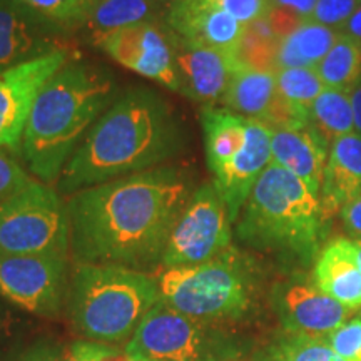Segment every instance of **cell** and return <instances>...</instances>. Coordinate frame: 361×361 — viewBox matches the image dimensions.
<instances>
[{"mask_svg":"<svg viewBox=\"0 0 361 361\" xmlns=\"http://www.w3.org/2000/svg\"><path fill=\"white\" fill-rule=\"evenodd\" d=\"M196 188L192 169L173 162L66 197L72 264L156 274L169 234Z\"/></svg>","mask_w":361,"mask_h":361,"instance_id":"6da1fadb","label":"cell"},{"mask_svg":"<svg viewBox=\"0 0 361 361\" xmlns=\"http://www.w3.org/2000/svg\"><path fill=\"white\" fill-rule=\"evenodd\" d=\"M189 147L186 123L157 90L133 85L121 90L90 128L59 178L69 197L82 189L178 162Z\"/></svg>","mask_w":361,"mask_h":361,"instance_id":"7a4b0ae2","label":"cell"},{"mask_svg":"<svg viewBox=\"0 0 361 361\" xmlns=\"http://www.w3.org/2000/svg\"><path fill=\"white\" fill-rule=\"evenodd\" d=\"M121 94L109 67L72 56L39 92L20 154L29 173L56 186L75 149Z\"/></svg>","mask_w":361,"mask_h":361,"instance_id":"3957f363","label":"cell"},{"mask_svg":"<svg viewBox=\"0 0 361 361\" xmlns=\"http://www.w3.org/2000/svg\"><path fill=\"white\" fill-rule=\"evenodd\" d=\"M324 223L322 197L271 161L243 206L236 236L252 250L310 264L322 251Z\"/></svg>","mask_w":361,"mask_h":361,"instance_id":"277c9868","label":"cell"},{"mask_svg":"<svg viewBox=\"0 0 361 361\" xmlns=\"http://www.w3.org/2000/svg\"><path fill=\"white\" fill-rule=\"evenodd\" d=\"M157 303L154 274L121 266L72 264L66 314L84 340L126 346Z\"/></svg>","mask_w":361,"mask_h":361,"instance_id":"5b68a950","label":"cell"},{"mask_svg":"<svg viewBox=\"0 0 361 361\" xmlns=\"http://www.w3.org/2000/svg\"><path fill=\"white\" fill-rule=\"evenodd\" d=\"M154 276L159 301L214 326L246 318L258 295L255 266L234 246L202 264L159 269Z\"/></svg>","mask_w":361,"mask_h":361,"instance_id":"8992f818","label":"cell"},{"mask_svg":"<svg viewBox=\"0 0 361 361\" xmlns=\"http://www.w3.org/2000/svg\"><path fill=\"white\" fill-rule=\"evenodd\" d=\"M30 255L71 256L66 197L39 179L0 202V256Z\"/></svg>","mask_w":361,"mask_h":361,"instance_id":"52a82bcc","label":"cell"},{"mask_svg":"<svg viewBox=\"0 0 361 361\" xmlns=\"http://www.w3.org/2000/svg\"><path fill=\"white\" fill-rule=\"evenodd\" d=\"M146 361H226L233 348L221 326L179 313L159 301L124 346Z\"/></svg>","mask_w":361,"mask_h":361,"instance_id":"ba28073f","label":"cell"},{"mask_svg":"<svg viewBox=\"0 0 361 361\" xmlns=\"http://www.w3.org/2000/svg\"><path fill=\"white\" fill-rule=\"evenodd\" d=\"M233 246V221L214 183L196 188L169 234L159 269L202 264Z\"/></svg>","mask_w":361,"mask_h":361,"instance_id":"9c48e42d","label":"cell"},{"mask_svg":"<svg viewBox=\"0 0 361 361\" xmlns=\"http://www.w3.org/2000/svg\"><path fill=\"white\" fill-rule=\"evenodd\" d=\"M72 261L69 255L0 256V298L37 318L66 311Z\"/></svg>","mask_w":361,"mask_h":361,"instance_id":"30bf717a","label":"cell"},{"mask_svg":"<svg viewBox=\"0 0 361 361\" xmlns=\"http://www.w3.org/2000/svg\"><path fill=\"white\" fill-rule=\"evenodd\" d=\"M94 47L124 69L179 94L173 45L164 20L126 27L99 40Z\"/></svg>","mask_w":361,"mask_h":361,"instance_id":"8fae6325","label":"cell"},{"mask_svg":"<svg viewBox=\"0 0 361 361\" xmlns=\"http://www.w3.org/2000/svg\"><path fill=\"white\" fill-rule=\"evenodd\" d=\"M72 56L74 51H59L0 74V149L20 152L35 99Z\"/></svg>","mask_w":361,"mask_h":361,"instance_id":"7c38bea8","label":"cell"},{"mask_svg":"<svg viewBox=\"0 0 361 361\" xmlns=\"http://www.w3.org/2000/svg\"><path fill=\"white\" fill-rule=\"evenodd\" d=\"M75 35L22 6L0 0V74L59 51H74Z\"/></svg>","mask_w":361,"mask_h":361,"instance_id":"4fadbf2b","label":"cell"},{"mask_svg":"<svg viewBox=\"0 0 361 361\" xmlns=\"http://www.w3.org/2000/svg\"><path fill=\"white\" fill-rule=\"evenodd\" d=\"M169 39L180 96L202 106L223 102L234 72L243 66L238 54L191 42L171 29Z\"/></svg>","mask_w":361,"mask_h":361,"instance_id":"5bb4252c","label":"cell"},{"mask_svg":"<svg viewBox=\"0 0 361 361\" xmlns=\"http://www.w3.org/2000/svg\"><path fill=\"white\" fill-rule=\"evenodd\" d=\"M223 104L226 109L259 121L271 129L310 126L306 117L293 111L279 96L276 72L256 71L243 64L234 72Z\"/></svg>","mask_w":361,"mask_h":361,"instance_id":"9a60e30c","label":"cell"},{"mask_svg":"<svg viewBox=\"0 0 361 361\" xmlns=\"http://www.w3.org/2000/svg\"><path fill=\"white\" fill-rule=\"evenodd\" d=\"M274 306L284 331L326 338L353 314V311L303 283H288L274 291Z\"/></svg>","mask_w":361,"mask_h":361,"instance_id":"2e32d148","label":"cell"},{"mask_svg":"<svg viewBox=\"0 0 361 361\" xmlns=\"http://www.w3.org/2000/svg\"><path fill=\"white\" fill-rule=\"evenodd\" d=\"M171 30L191 42L238 54L246 25L207 0H173L164 13Z\"/></svg>","mask_w":361,"mask_h":361,"instance_id":"e0dca14e","label":"cell"},{"mask_svg":"<svg viewBox=\"0 0 361 361\" xmlns=\"http://www.w3.org/2000/svg\"><path fill=\"white\" fill-rule=\"evenodd\" d=\"M269 164L271 129L259 121L250 119L245 147L228 166L213 174V183L228 207L233 224H236L252 188Z\"/></svg>","mask_w":361,"mask_h":361,"instance_id":"ac0fdd59","label":"cell"},{"mask_svg":"<svg viewBox=\"0 0 361 361\" xmlns=\"http://www.w3.org/2000/svg\"><path fill=\"white\" fill-rule=\"evenodd\" d=\"M271 161L303 180L319 196L328 162V144L311 126L271 129Z\"/></svg>","mask_w":361,"mask_h":361,"instance_id":"d6986e66","label":"cell"},{"mask_svg":"<svg viewBox=\"0 0 361 361\" xmlns=\"http://www.w3.org/2000/svg\"><path fill=\"white\" fill-rule=\"evenodd\" d=\"M313 286L351 311L361 308V268L350 239H335L319 251Z\"/></svg>","mask_w":361,"mask_h":361,"instance_id":"ffe728a7","label":"cell"},{"mask_svg":"<svg viewBox=\"0 0 361 361\" xmlns=\"http://www.w3.org/2000/svg\"><path fill=\"white\" fill-rule=\"evenodd\" d=\"M361 196V135L351 133L329 146L322 184V204L326 218Z\"/></svg>","mask_w":361,"mask_h":361,"instance_id":"44dd1931","label":"cell"},{"mask_svg":"<svg viewBox=\"0 0 361 361\" xmlns=\"http://www.w3.org/2000/svg\"><path fill=\"white\" fill-rule=\"evenodd\" d=\"M200 119L207 168L216 174L245 147L250 119L216 106H202Z\"/></svg>","mask_w":361,"mask_h":361,"instance_id":"7402d4cb","label":"cell"},{"mask_svg":"<svg viewBox=\"0 0 361 361\" xmlns=\"http://www.w3.org/2000/svg\"><path fill=\"white\" fill-rule=\"evenodd\" d=\"M166 8L154 0H99L78 37L94 47L107 35L144 22L164 20Z\"/></svg>","mask_w":361,"mask_h":361,"instance_id":"603a6c76","label":"cell"},{"mask_svg":"<svg viewBox=\"0 0 361 361\" xmlns=\"http://www.w3.org/2000/svg\"><path fill=\"white\" fill-rule=\"evenodd\" d=\"M340 30L305 20L290 35L279 40L276 69L318 67L340 37Z\"/></svg>","mask_w":361,"mask_h":361,"instance_id":"cb8c5ba5","label":"cell"},{"mask_svg":"<svg viewBox=\"0 0 361 361\" xmlns=\"http://www.w3.org/2000/svg\"><path fill=\"white\" fill-rule=\"evenodd\" d=\"M310 126L331 146L336 139L355 133L348 92L326 87L310 109Z\"/></svg>","mask_w":361,"mask_h":361,"instance_id":"d4e9b609","label":"cell"},{"mask_svg":"<svg viewBox=\"0 0 361 361\" xmlns=\"http://www.w3.org/2000/svg\"><path fill=\"white\" fill-rule=\"evenodd\" d=\"M316 69L326 87L350 92L361 80V42L340 34L331 51Z\"/></svg>","mask_w":361,"mask_h":361,"instance_id":"484cf974","label":"cell"},{"mask_svg":"<svg viewBox=\"0 0 361 361\" xmlns=\"http://www.w3.org/2000/svg\"><path fill=\"white\" fill-rule=\"evenodd\" d=\"M256 361H345L326 338L284 331L266 346Z\"/></svg>","mask_w":361,"mask_h":361,"instance_id":"4316f807","label":"cell"},{"mask_svg":"<svg viewBox=\"0 0 361 361\" xmlns=\"http://www.w3.org/2000/svg\"><path fill=\"white\" fill-rule=\"evenodd\" d=\"M276 85L283 101L308 121L311 106L326 89L316 67L279 69L276 71Z\"/></svg>","mask_w":361,"mask_h":361,"instance_id":"83f0119b","label":"cell"},{"mask_svg":"<svg viewBox=\"0 0 361 361\" xmlns=\"http://www.w3.org/2000/svg\"><path fill=\"white\" fill-rule=\"evenodd\" d=\"M279 39L274 35L266 17L246 25L245 37L239 45V61L256 71L276 72Z\"/></svg>","mask_w":361,"mask_h":361,"instance_id":"f1b7e54d","label":"cell"},{"mask_svg":"<svg viewBox=\"0 0 361 361\" xmlns=\"http://www.w3.org/2000/svg\"><path fill=\"white\" fill-rule=\"evenodd\" d=\"M22 6L78 37L99 0H19Z\"/></svg>","mask_w":361,"mask_h":361,"instance_id":"f546056e","label":"cell"},{"mask_svg":"<svg viewBox=\"0 0 361 361\" xmlns=\"http://www.w3.org/2000/svg\"><path fill=\"white\" fill-rule=\"evenodd\" d=\"M361 7V0H318L308 20L340 30Z\"/></svg>","mask_w":361,"mask_h":361,"instance_id":"4dcf8cb0","label":"cell"},{"mask_svg":"<svg viewBox=\"0 0 361 361\" xmlns=\"http://www.w3.org/2000/svg\"><path fill=\"white\" fill-rule=\"evenodd\" d=\"M326 341L345 361H361V316L329 333Z\"/></svg>","mask_w":361,"mask_h":361,"instance_id":"1f68e13d","label":"cell"},{"mask_svg":"<svg viewBox=\"0 0 361 361\" xmlns=\"http://www.w3.org/2000/svg\"><path fill=\"white\" fill-rule=\"evenodd\" d=\"M35 178L8 151L0 149V202L7 201Z\"/></svg>","mask_w":361,"mask_h":361,"instance_id":"d6a6232c","label":"cell"},{"mask_svg":"<svg viewBox=\"0 0 361 361\" xmlns=\"http://www.w3.org/2000/svg\"><path fill=\"white\" fill-rule=\"evenodd\" d=\"M64 348L56 338H37L25 346H17L4 361H62Z\"/></svg>","mask_w":361,"mask_h":361,"instance_id":"836d02e7","label":"cell"},{"mask_svg":"<svg viewBox=\"0 0 361 361\" xmlns=\"http://www.w3.org/2000/svg\"><path fill=\"white\" fill-rule=\"evenodd\" d=\"M121 350L123 348L114 345L78 338V340L66 345L62 361H109Z\"/></svg>","mask_w":361,"mask_h":361,"instance_id":"e575fe53","label":"cell"},{"mask_svg":"<svg viewBox=\"0 0 361 361\" xmlns=\"http://www.w3.org/2000/svg\"><path fill=\"white\" fill-rule=\"evenodd\" d=\"M216 7L231 13L241 24H251L266 17L273 7V0H207Z\"/></svg>","mask_w":361,"mask_h":361,"instance_id":"d590c367","label":"cell"},{"mask_svg":"<svg viewBox=\"0 0 361 361\" xmlns=\"http://www.w3.org/2000/svg\"><path fill=\"white\" fill-rule=\"evenodd\" d=\"M20 329V318L13 306L0 298V361L17 348L16 340Z\"/></svg>","mask_w":361,"mask_h":361,"instance_id":"8d00e7d4","label":"cell"},{"mask_svg":"<svg viewBox=\"0 0 361 361\" xmlns=\"http://www.w3.org/2000/svg\"><path fill=\"white\" fill-rule=\"evenodd\" d=\"M266 19H268L271 29H273L274 35H276L279 40L286 37V35H290L293 30H296L298 27L305 22L300 16H296L295 12L279 7H271Z\"/></svg>","mask_w":361,"mask_h":361,"instance_id":"74e56055","label":"cell"},{"mask_svg":"<svg viewBox=\"0 0 361 361\" xmlns=\"http://www.w3.org/2000/svg\"><path fill=\"white\" fill-rule=\"evenodd\" d=\"M340 216L346 233L353 236L355 241H361V196L343 206Z\"/></svg>","mask_w":361,"mask_h":361,"instance_id":"f35d334b","label":"cell"},{"mask_svg":"<svg viewBox=\"0 0 361 361\" xmlns=\"http://www.w3.org/2000/svg\"><path fill=\"white\" fill-rule=\"evenodd\" d=\"M316 2L318 0H273V7L286 8V11L295 12L303 20H308L314 11Z\"/></svg>","mask_w":361,"mask_h":361,"instance_id":"ab89813d","label":"cell"},{"mask_svg":"<svg viewBox=\"0 0 361 361\" xmlns=\"http://www.w3.org/2000/svg\"><path fill=\"white\" fill-rule=\"evenodd\" d=\"M351 111H353L355 121V133L361 135V80L348 92Z\"/></svg>","mask_w":361,"mask_h":361,"instance_id":"60d3db41","label":"cell"},{"mask_svg":"<svg viewBox=\"0 0 361 361\" xmlns=\"http://www.w3.org/2000/svg\"><path fill=\"white\" fill-rule=\"evenodd\" d=\"M340 32L350 35V37H353L358 40V42H361V7L353 13V17L341 27Z\"/></svg>","mask_w":361,"mask_h":361,"instance_id":"b9f144b4","label":"cell"},{"mask_svg":"<svg viewBox=\"0 0 361 361\" xmlns=\"http://www.w3.org/2000/svg\"><path fill=\"white\" fill-rule=\"evenodd\" d=\"M109 361H137V360H135L133 355L128 353V351L123 348V350L119 351V353H116L114 356H112Z\"/></svg>","mask_w":361,"mask_h":361,"instance_id":"7bdbcfd3","label":"cell"},{"mask_svg":"<svg viewBox=\"0 0 361 361\" xmlns=\"http://www.w3.org/2000/svg\"><path fill=\"white\" fill-rule=\"evenodd\" d=\"M353 245H355V252H356V261H358L361 268V241H353Z\"/></svg>","mask_w":361,"mask_h":361,"instance_id":"ee69618b","label":"cell"},{"mask_svg":"<svg viewBox=\"0 0 361 361\" xmlns=\"http://www.w3.org/2000/svg\"><path fill=\"white\" fill-rule=\"evenodd\" d=\"M154 2L159 4L162 8H166V11H168V7L171 6V2H173V0H154Z\"/></svg>","mask_w":361,"mask_h":361,"instance_id":"f6af8a7d","label":"cell"},{"mask_svg":"<svg viewBox=\"0 0 361 361\" xmlns=\"http://www.w3.org/2000/svg\"><path fill=\"white\" fill-rule=\"evenodd\" d=\"M135 360H137V358H135ZM137 361H146V360H137Z\"/></svg>","mask_w":361,"mask_h":361,"instance_id":"bcb514c9","label":"cell"}]
</instances>
